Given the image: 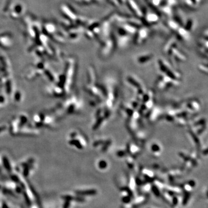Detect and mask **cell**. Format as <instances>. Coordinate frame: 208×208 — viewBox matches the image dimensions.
<instances>
[{
	"instance_id": "cell-1",
	"label": "cell",
	"mask_w": 208,
	"mask_h": 208,
	"mask_svg": "<svg viewBox=\"0 0 208 208\" xmlns=\"http://www.w3.org/2000/svg\"><path fill=\"white\" fill-rule=\"evenodd\" d=\"M164 52L174 63H184L187 61L186 54L177 46L175 38H171L164 47Z\"/></svg>"
},
{
	"instance_id": "cell-2",
	"label": "cell",
	"mask_w": 208,
	"mask_h": 208,
	"mask_svg": "<svg viewBox=\"0 0 208 208\" xmlns=\"http://www.w3.org/2000/svg\"><path fill=\"white\" fill-rule=\"evenodd\" d=\"M158 68L161 74L177 81L182 80L181 73L176 70L171 64L163 59H160L157 62Z\"/></svg>"
},
{
	"instance_id": "cell-3",
	"label": "cell",
	"mask_w": 208,
	"mask_h": 208,
	"mask_svg": "<svg viewBox=\"0 0 208 208\" xmlns=\"http://www.w3.org/2000/svg\"><path fill=\"white\" fill-rule=\"evenodd\" d=\"M116 47V44L114 34L103 39L100 50L101 56L104 59L110 57L114 53Z\"/></svg>"
},
{
	"instance_id": "cell-4",
	"label": "cell",
	"mask_w": 208,
	"mask_h": 208,
	"mask_svg": "<svg viewBox=\"0 0 208 208\" xmlns=\"http://www.w3.org/2000/svg\"><path fill=\"white\" fill-rule=\"evenodd\" d=\"M127 82L130 87L135 91L138 97V100L140 102L143 95L147 91L144 84L138 78L133 75H129L128 76L127 78Z\"/></svg>"
},
{
	"instance_id": "cell-5",
	"label": "cell",
	"mask_w": 208,
	"mask_h": 208,
	"mask_svg": "<svg viewBox=\"0 0 208 208\" xmlns=\"http://www.w3.org/2000/svg\"><path fill=\"white\" fill-rule=\"evenodd\" d=\"M180 82L161 73L158 76L156 85L159 90L164 91L177 87L180 84Z\"/></svg>"
},
{
	"instance_id": "cell-6",
	"label": "cell",
	"mask_w": 208,
	"mask_h": 208,
	"mask_svg": "<svg viewBox=\"0 0 208 208\" xmlns=\"http://www.w3.org/2000/svg\"><path fill=\"white\" fill-rule=\"evenodd\" d=\"M149 30L148 27L142 26L138 29L134 34V43L136 45H142L147 41L149 36Z\"/></svg>"
},
{
	"instance_id": "cell-7",
	"label": "cell",
	"mask_w": 208,
	"mask_h": 208,
	"mask_svg": "<svg viewBox=\"0 0 208 208\" xmlns=\"http://www.w3.org/2000/svg\"><path fill=\"white\" fill-rule=\"evenodd\" d=\"M142 23L148 26L153 25L157 24L160 20V16L157 13L153 11H143V16L142 17Z\"/></svg>"
},
{
	"instance_id": "cell-8",
	"label": "cell",
	"mask_w": 208,
	"mask_h": 208,
	"mask_svg": "<svg viewBox=\"0 0 208 208\" xmlns=\"http://www.w3.org/2000/svg\"><path fill=\"white\" fill-rule=\"evenodd\" d=\"M112 145V140L111 138L102 136L98 138L94 142V146L99 148L102 152H106L111 148Z\"/></svg>"
},
{
	"instance_id": "cell-9",
	"label": "cell",
	"mask_w": 208,
	"mask_h": 208,
	"mask_svg": "<svg viewBox=\"0 0 208 208\" xmlns=\"http://www.w3.org/2000/svg\"><path fill=\"white\" fill-rule=\"evenodd\" d=\"M125 2L127 4L128 8L135 16L141 19L143 16V11L140 9L136 0H125Z\"/></svg>"
},
{
	"instance_id": "cell-10",
	"label": "cell",
	"mask_w": 208,
	"mask_h": 208,
	"mask_svg": "<svg viewBox=\"0 0 208 208\" xmlns=\"http://www.w3.org/2000/svg\"><path fill=\"white\" fill-rule=\"evenodd\" d=\"M185 111L188 112L190 114L192 112H198L200 109V104L198 101L195 100H188L185 102Z\"/></svg>"
},
{
	"instance_id": "cell-11",
	"label": "cell",
	"mask_w": 208,
	"mask_h": 208,
	"mask_svg": "<svg viewBox=\"0 0 208 208\" xmlns=\"http://www.w3.org/2000/svg\"><path fill=\"white\" fill-rule=\"evenodd\" d=\"M207 38L201 36L198 42V50L202 56L207 57Z\"/></svg>"
},
{
	"instance_id": "cell-12",
	"label": "cell",
	"mask_w": 208,
	"mask_h": 208,
	"mask_svg": "<svg viewBox=\"0 0 208 208\" xmlns=\"http://www.w3.org/2000/svg\"><path fill=\"white\" fill-rule=\"evenodd\" d=\"M153 54L150 53H142L136 57V62L139 65H145L150 62L153 59Z\"/></svg>"
},
{
	"instance_id": "cell-13",
	"label": "cell",
	"mask_w": 208,
	"mask_h": 208,
	"mask_svg": "<svg viewBox=\"0 0 208 208\" xmlns=\"http://www.w3.org/2000/svg\"><path fill=\"white\" fill-rule=\"evenodd\" d=\"M176 33L177 36V38L181 41H188L190 38L191 32H190L187 30H186L184 27H183V26L180 27V28L176 31Z\"/></svg>"
},
{
	"instance_id": "cell-14",
	"label": "cell",
	"mask_w": 208,
	"mask_h": 208,
	"mask_svg": "<svg viewBox=\"0 0 208 208\" xmlns=\"http://www.w3.org/2000/svg\"><path fill=\"white\" fill-rule=\"evenodd\" d=\"M166 23L167 27L174 32H176L180 28V27L182 26V24L175 19H168L167 20Z\"/></svg>"
},
{
	"instance_id": "cell-15",
	"label": "cell",
	"mask_w": 208,
	"mask_h": 208,
	"mask_svg": "<svg viewBox=\"0 0 208 208\" xmlns=\"http://www.w3.org/2000/svg\"><path fill=\"white\" fill-rule=\"evenodd\" d=\"M150 121L152 122L155 121L157 119H158L162 115V111L158 108H153L152 110H150L148 114Z\"/></svg>"
},
{
	"instance_id": "cell-16",
	"label": "cell",
	"mask_w": 208,
	"mask_h": 208,
	"mask_svg": "<svg viewBox=\"0 0 208 208\" xmlns=\"http://www.w3.org/2000/svg\"><path fill=\"white\" fill-rule=\"evenodd\" d=\"M150 149L152 153L158 155L161 153L162 150H163V147L158 142H153L150 145Z\"/></svg>"
},
{
	"instance_id": "cell-17",
	"label": "cell",
	"mask_w": 208,
	"mask_h": 208,
	"mask_svg": "<svg viewBox=\"0 0 208 208\" xmlns=\"http://www.w3.org/2000/svg\"><path fill=\"white\" fill-rule=\"evenodd\" d=\"M127 152H130V153L131 155H136L140 153V148L139 146L135 144L134 143H128V144L127 146Z\"/></svg>"
},
{
	"instance_id": "cell-18",
	"label": "cell",
	"mask_w": 208,
	"mask_h": 208,
	"mask_svg": "<svg viewBox=\"0 0 208 208\" xmlns=\"http://www.w3.org/2000/svg\"><path fill=\"white\" fill-rule=\"evenodd\" d=\"M161 11L162 13L167 15L168 16H171L173 14V8H172L170 6L168 5L167 4H162L160 6Z\"/></svg>"
},
{
	"instance_id": "cell-19",
	"label": "cell",
	"mask_w": 208,
	"mask_h": 208,
	"mask_svg": "<svg viewBox=\"0 0 208 208\" xmlns=\"http://www.w3.org/2000/svg\"><path fill=\"white\" fill-rule=\"evenodd\" d=\"M183 27L184 28L187 30V31L190 32H191L193 29L195 27V21L192 18H190L187 21L185 22V25H183Z\"/></svg>"
},
{
	"instance_id": "cell-20",
	"label": "cell",
	"mask_w": 208,
	"mask_h": 208,
	"mask_svg": "<svg viewBox=\"0 0 208 208\" xmlns=\"http://www.w3.org/2000/svg\"><path fill=\"white\" fill-rule=\"evenodd\" d=\"M198 70L204 73H205L207 74V63H200V64H198Z\"/></svg>"
},
{
	"instance_id": "cell-21",
	"label": "cell",
	"mask_w": 208,
	"mask_h": 208,
	"mask_svg": "<svg viewBox=\"0 0 208 208\" xmlns=\"http://www.w3.org/2000/svg\"><path fill=\"white\" fill-rule=\"evenodd\" d=\"M150 4L153 7H158L163 4V0H150Z\"/></svg>"
},
{
	"instance_id": "cell-22",
	"label": "cell",
	"mask_w": 208,
	"mask_h": 208,
	"mask_svg": "<svg viewBox=\"0 0 208 208\" xmlns=\"http://www.w3.org/2000/svg\"><path fill=\"white\" fill-rule=\"evenodd\" d=\"M166 4L172 8H173L177 5V0H166Z\"/></svg>"
},
{
	"instance_id": "cell-23",
	"label": "cell",
	"mask_w": 208,
	"mask_h": 208,
	"mask_svg": "<svg viewBox=\"0 0 208 208\" xmlns=\"http://www.w3.org/2000/svg\"><path fill=\"white\" fill-rule=\"evenodd\" d=\"M107 166H108V164H107L106 161L105 160H101L99 163V167L101 168V169H105V168L107 167Z\"/></svg>"
}]
</instances>
